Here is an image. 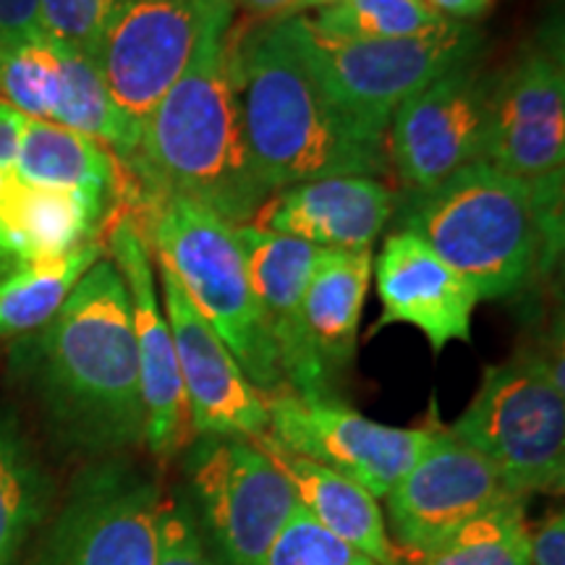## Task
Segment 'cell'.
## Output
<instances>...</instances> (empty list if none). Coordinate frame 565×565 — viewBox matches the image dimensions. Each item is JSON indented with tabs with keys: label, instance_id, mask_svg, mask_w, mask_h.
<instances>
[{
	"label": "cell",
	"instance_id": "6da1fadb",
	"mask_svg": "<svg viewBox=\"0 0 565 565\" xmlns=\"http://www.w3.org/2000/svg\"><path fill=\"white\" fill-rule=\"evenodd\" d=\"M11 366L74 448L118 454L145 443L129 291L110 257L84 273L45 328L19 338Z\"/></svg>",
	"mask_w": 565,
	"mask_h": 565
},
{
	"label": "cell",
	"instance_id": "7a4b0ae2",
	"mask_svg": "<svg viewBox=\"0 0 565 565\" xmlns=\"http://www.w3.org/2000/svg\"><path fill=\"white\" fill-rule=\"evenodd\" d=\"M231 79L249 166L267 196L333 175L383 181L391 171L387 139L359 129L330 100L282 19L233 24Z\"/></svg>",
	"mask_w": 565,
	"mask_h": 565
},
{
	"label": "cell",
	"instance_id": "3957f363",
	"mask_svg": "<svg viewBox=\"0 0 565 565\" xmlns=\"http://www.w3.org/2000/svg\"><path fill=\"white\" fill-rule=\"evenodd\" d=\"M233 19L236 3L215 13L183 74L147 118L137 152L121 166L131 183L126 212L147 200L179 194L244 225L265 204L267 194L249 166L233 97Z\"/></svg>",
	"mask_w": 565,
	"mask_h": 565
},
{
	"label": "cell",
	"instance_id": "277c9868",
	"mask_svg": "<svg viewBox=\"0 0 565 565\" xmlns=\"http://www.w3.org/2000/svg\"><path fill=\"white\" fill-rule=\"evenodd\" d=\"M412 231L482 299H505L553 270L563 221L547 215L521 181L475 162L429 192L395 204Z\"/></svg>",
	"mask_w": 565,
	"mask_h": 565
},
{
	"label": "cell",
	"instance_id": "5b68a950",
	"mask_svg": "<svg viewBox=\"0 0 565 565\" xmlns=\"http://www.w3.org/2000/svg\"><path fill=\"white\" fill-rule=\"evenodd\" d=\"M137 225L152 257L181 282L242 372L263 395L286 387L252 288L238 228L204 204L168 194L124 212Z\"/></svg>",
	"mask_w": 565,
	"mask_h": 565
},
{
	"label": "cell",
	"instance_id": "8992f818",
	"mask_svg": "<svg viewBox=\"0 0 565 565\" xmlns=\"http://www.w3.org/2000/svg\"><path fill=\"white\" fill-rule=\"evenodd\" d=\"M296 51L328 97L359 129L387 139L395 110L416 92L463 63L479 61L482 34L461 21L401 40H349L328 34L307 13L286 17Z\"/></svg>",
	"mask_w": 565,
	"mask_h": 565
},
{
	"label": "cell",
	"instance_id": "52a82bcc",
	"mask_svg": "<svg viewBox=\"0 0 565 565\" xmlns=\"http://www.w3.org/2000/svg\"><path fill=\"white\" fill-rule=\"evenodd\" d=\"M448 429L487 458L508 490L521 498L563 492V372L540 349L487 366L471 404Z\"/></svg>",
	"mask_w": 565,
	"mask_h": 565
},
{
	"label": "cell",
	"instance_id": "ba28073f",
	"mask_svg": "<svg viewBox=\"0 0 565 565\" xmlns=\"http://www.w3.org/2000/svg\"><path fill=\"white\" fill-rule=\"evenodd\" d=\"M267 435L280 448L333 469L385 500L412 469L437 424L433 401L419 427H391L366 419L333 395H299L288 387L265 395Z\"/></svg>",
	"mask_w": 565,
	"mask_h": 565
},
{
	"label": "cell",
	"instance_id": "9c48e42d",
	"mask_svg": "<svg viewBox=\"0 0 565 565\" xmlns=\"http://www.w3.org/2000/svg\"><path fill=\"white\" fill-rule=\"evenodd\" d=\"M192 511L223 565H263L296 508L291 484L257 443L200 437L189 456Z\"/></svg>",
	"mask_w": 565,
	"mask_h": 565
},
{
	"label": "cell",
	"instance_id": "30bf717a",
	"mask_svg": "<svg viewBox=\"0 0 565 565\" xmlns=\"http://www.w3.org/2000/svg\"><path fill=\"white\" fill-rule=\"evenodd\" d=\"M484 162L521 181L547 215L563 221L565 71L561 51L529 45L498 74Z\"/></svg>",
	"mask_w": 565,
	"mask_h": 565
},
{
	"label": "cell",
	"instance_id": "8fae6325",
	"mask_svg": "<svg viewBox=\"0 0 565 565\" xmlns=\"http://www.w3.org/2000/svg\"><path fill=\"white\" fill-rule=\"evenodd\" d=\"M236 0H118L103 34L97 66L134 139L179 79L202 32Z\"/></svg>",
	"mask_w": 565,
	"mask_h": 565
},
{
	"label": "cell",
	"instance_id": "7c38bea8",
	"mask_svg": "<svg viewBox=\"0 0 565 565\" xmlns=\"http://www.w3.org/2000/svg\"><path fill=\"white\" fill-rule=\"evenodd\" d=\"M162 494L126 461H100L71 484L40 565H154Z\"/></svg>",
	"mask_w": 565,
	"mask_h": 565
},
{
	"label": "cell",
	"instance_id": "4fadbf2b",
	"mask_svg": "<svg viewBox=\"0 0 565 565\" xmlns=\"http://www.w3.org/2000/svg\"><path fill=\"white\" fill-rule=\"evenodd\" d=\"M494 79L479 61L463 63L395 110L387 158L408 194L429 192L484 160Z\"/></svg>",
	"mask_w": 565,
	"mask_h": 565
},
{
	"label": "cell",
	"instance_id": "5bb4252c",
	"mask_svg": "<svg viewBox=\"0 0 565 565\" xmlns=\"http://www.w3.org/2000/svg\"><path fill=\"white\" fill-rule=\"evenodd\" d=\"M513 498L521 494L508 490L492 463L437 419L433 440L385 498V524L395 545L416 561Z\"/></svg>",
	"mask_w": 565,
	"mask_h": 565
},
{
	"label": "cell",
	"instance_id": "9a60e30c",
	"mask_svg": "<svg viewBox=\"0 0 565 565\" xmlns=\"http://www.w3.org/2000/svg\"><path fill=\"white\" fill-rule=\"evenodd\" d=\"M105 252L121 270L126 291H129L141 406H145V445L154 458L168 461L186 448L194 433L173 335L158 299L152 252L131 217L124 212L110 217Z\"/></svg>",
	"mask_w": 565,
	"mask_h": 565
},
{
	"label": "cell",
	"instance_id": "2e32d148",
	"mask_svg": "<svg viewBox=\"0 0 565 565\" xmlns=\"http://www.w3.org/2000/svg\"><path fill=\"white\" fill-rule=\"evenodd\" d=\"M158 280L162 312L171 328L183 393L192 416V433L196 437H242V440H257L267 435L265 395L249 383L228 345L196 312L181 282L162 263H158Z\"/></svg>",
	"mask_w": 565,
	"mask_h": 565
},
{
	"label": "cell",
	"instance_id": "e0dca14e",
	"mask_svg": "<svg viewBox=\"0 0 565 565\" xmlns=\"http://www.w3.org/2000/svg\"><path fill=\"white\" fill-rule=\"evenodd\" d=\"M236 228L282 383L299 395H330V383L317 362L303 322V294L322 249L252 223Z\"/></svg>",
	"mask_w": 565,
	"mask_h": 565
},
{
	"label": "cell",
	"instance_id": "ac0fdd59",
	"mask_svg": "<svg viewBox=\"0 0 565 565\" xmlns=\"http://www.w3.org/2000/svg\"><path fill=\"white\" fill-rule=\"evenodd\" d=\"M380 317L372 333L387 324H412L435 353L471 341V317L479 299L437 254L412 231H395L372 259Z\"/></svg>",
	"mask_w": 565,
	"mask_h": 565
},
{
	"label": "cell",
	"instance_id": "d6986e66",
	"mask_svg": "<svg viewBox=\"0 0 565 565\" xmlns=\"http://www.w3.org/2000/svg\"><path fill=\"white\" fill-rule=\"evenodd\" d=\"M398 196L370 175H333L270 194L252 225L335 252H364L383 236Z\"/></svg>",
	"mask_w": 565,
	"mask_h": 565
},
{
	"label": "cell",
	"instance_id": "ffe728a7",
	"mask_svg": "<svg viewBox=\"0 0 565 565\" xmlns=\"http://www.w3.org/2000/svg\"><path fill=\"white\" fill-rule=\"evenodd\" d=\"M110 196L61 192L0 171V280L97 242L110 221Z\"/></svg>",
	"mask_w": 565,
	"mask_h": 565
},
{
	"label": "cell",
	"instance_id": "44dd1931",
	"mask_svg": "<svg viewBox=\"0 0 565 565\" xmlns=\"http://www.w3.org/2000/svg\"><path fill=\"white\" fill-rule=\"evenodd\" d=\"M252 443H257L265 450V456L278 466L280 475L291 484L296 503L330 534H335L345 545L359 550L380 565L414 563L391 540L383 505L370 490L333 469H324L320 463L280 448L278 443L270 440V435L257 437Z\"/></svg>",
	"mask_w": 565,
	"mask_h": 565
},
{
	"label": "cell",
	"instance_id": "7402d4cb",
	"mask_svg": "<svg viewBox=\"0 0 565 565\" xmlns=\"http://www.w3.org/2000/svg\"><path fill=\"white\" fill-rule=\"evenodd\" d=\"M370 280L372 249H322L309 278L303 294V322L328 383H333V377L351 364L356 351Z\"/></svg>",
	"mask_w": 565,
	"mask_h": 565
},
{
	"label": "cell",
	"instance_id": "603a6c76",
	"mask_svg": "<svg viewBox=\"0 0 565 565\" xmlns=\"http://www.w3.org/2000/svg\"><path fill=\"white\" fill-rule=\"evenodd\" d=\"M13 171L45 189L105 194L116 207L126 192L121 162L95 139L51 121H26Z\"/></svg>",
	"mask_w": 565,
	"mask_h": 565
},
{
	"label": "cell",
	"instance_id": "cb8c5ba5",
	"mask_svg": "<svg viewBox=\"0 0 565 565\" xmlns=\"http://www.w3.org/2000/svg\"><path fill=\"white\" fill-rule=\"evenodd\" d=\"M51 505V479L11 408L0 404V565H19Z\"/></svg>",
	"mask_w": 565,
	"mask_h": 565
},
{
	"label": "cell",
	"instance_id": "d4e9b609",
	"mask_svg": "<svg viewBox=\"0 0 565 565\" xmlns=\"http://www.w3.org/2000/svg\"><path fill=\"white\" fill-rule=\"evenodd\" d=\"M103 257L105 244L97 238L58 259L32 265L0 280V341L32 335L45 328L84 273Z\"/></svg>",
	"mask_w": 565,
	"mask_h": 565
},
{
	"label": "cell",
	"instance_id": "484cf974",
	"mask_svg": "<svg viewBox=\"0 0 565 565\" xmlns=\"http://www.w3.org/2000/svg\"><path fill=\"white\" fill-rule=\"evenodd\" d=\"M532 526L526 500L513 498L469 521L454 536L416 557V565H529Z\"/></svg>",
	"mask_w": 565,
	"mask_h": 565
},
{
	"label": "cell",
	"instance_id": "4316f807",
	"mask_svg": "<svg viewBox=\"0 0 565 565\" xmlns=\"http://www.w3.org/2000/svg\"><path fill=\"white\" fill-rule=\"evenodd\" d=\"M61 79L63 42L51 34L0 51V103L30 121H53Z\"/></svg>",
	"mask_w": 565,
	"mask_h": 565
},
{
	"label": "cell",
	"instance_id": "83f0119b",
	"mask_svg": "<svg viewBox=\"0 0 565 565\" xmlns=\"http://www.w3.org/2000/svg\"><path fill=\"white\" fill-rule=\"evenodd\" d=\"M309 21L317 30L349 40L419 38L448 24L424 0H335Z\"/></svg>",
	"mask_w": 565,
	"mask_h": 565
},
{
	"label": "cell",
	"instance_id": "f1b7e54d",
	"mask_svg": "<svg viewBox=\"0 0 565 565\" xmlns=\"http://www.w3.org/2000/svg\"><path fill=\"white\" fill-rule=\"evenodd\" d=\"M263 565H380L359 550L345 545L335 534L296 503L286 524L275 536Z\"/></svg>",
	"mask_w": 565,
	"mask_h": 565
},
{
	"label": "cell",
	"instance_id": "f546056e",
	"mask_svg": "<svg viewBox=\"0 0 565 565\" xmlns=\"http://www.w3.org/2000/svg\"><path fill=\"white\" fill-rule=\"evenodd\" d=\"M116 6L118 0H40L45 32L92 58H97Z\"/></svg>",
	"mask_w": 565,
	"mask_h": 565
},
{
	"label": "cell",
	"instance_id": "4dcf8cb0",
	"mask_svg": "<svg viewBox=\"0 0 565 565\" xmlns=\"http://www.w3.org/2000/svg\"><path fill=\"white\" fill-rule=\"evenodd\" d=\"M154 565H223L210 547L192 503L183 498H162L158 519V563Z\"/></svg>",
	"mask_w": 565,
	"mask_h": 565
},
{
	"label": "cell",
	"instance_id": "1f68e13d",
	"mask_svg": "<svg viewBox=\"0 0 565 565\" xmlns=\"http://www.w3.org/2000/svg\"><path fill=\"white\" fill-rule=\"evenodd\" d=\"M45 34L40 0H0V51Z\"/></svg>",
	"mask_w": 565,
	"mask_h": 565
},
{
	"label": "cell",
	"instance_id": "d6a6232c",
	"mask_svg": "<svg viewBox=\"0 0 565 565\" xmlns=\"http://www.w3.org/2000/svg\"><path fill=\"white\" fill-rule=\"evenodd\" d=\"M529 565H565V521L563 513H550L532 529Z\"/></svg>",
	"mask_w": 565,
	"mask_h": 565
},
{
	"label": "cell",
	"instance_id": "836d02e7",
	"mask_svg": "<svg viewBox=\"0 0 565 565\" xmlns=\"http://www.w3.org/2000/svg\"><path fill=\"white\" fill-rule=\"evenodd\" d=\"M26 121L30 118L21 116L11 105L0 103V171H11L17 166Z\"/></svg>",
	"mask_w": 565,
	"mask_h": 565
},
{
	"label": "cell",
	"instance_id": "e575fe53",
	"mask_svg": "<svg viewBox=\"0 0 565 565\" xmlns=\"http://www.w3.org/2000/svg\"><path fill=\"white\" fill-rule=\"evenodd\" d=\"M435 13H440L443 19L448 21H466L484 17L490 11L492 0H424Z\"/></svg>",
	"mask_w": 565,
	"mask_h": 565
},
{
	"label": "cell",
	"instance_id": "d590c367",
	"mask_svg": "<svg viewBox=\"0 0 565 565\" xmlns=\"http://www.w3.org/2000/svg\"><path fill=\"white\" fill-rule=\"evenodd\" d=\"M246 11H252L254 17H263L265 21L296 17L301 9V0H242Z\"/></svg>",
	"mask_w": 565,
	"mask_h": 565
},
{
	"label": "cell",
	"instance_id": "8d00e7d4",
	"mask_svg": "<svg viewBox=\"0 0 565 565\" xmlns=\"http://www.w3.org/2000/svg\"><path fill=\"white\" fill-rule=\"evenodd\" d=\"M330 3H335V0H301L299 13H307L312 9H324V6H330Z\"/></svg>",
	"mask_w": 565,
	"mask_h": 565
}]
</instances>
